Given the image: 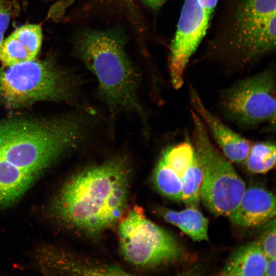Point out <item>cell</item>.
<instances>
[{
	"mask_svg": "<svg viewBox=\"0 0 276 276\" xmlns=\"http://www.w3.org/2000/svg\"><path fill=\"white\" fill-rule=\"evenodd\" d=\"M84 120L76 117L0 121V158L38 177L83 139Z\"/></svg>",
	"mask_w": 276,
	"mask_h": 276,
	"instance_id": "2",
	"label": "cell"
},
{
	"mask_svg": "<svg viewBox=\"0 0 276 276\" xmlns=\"http://www.w3.org/2000/svg\"><path fill=\"white\" fill-rule=\"evenodd\" d=\"M275 145L271 142H259L251 145L249 153L244 162L249 172L265 173L275 165Z\"/></svg>",
	"mask_w": 276,
	"mask_h": 276,
	"instance_id": "17",
	"label": "cell"
},
{
	"mask_svg": "<svg viewBox=\"0 0 276 276\" xmlns=\"http://www.w3.org/2000/svg\"><path fill=\"white\" fill-rule=\"evenodd\" d=\"M260 245L267 258L275 259V219L268 221L263 231Z\"/></svg>",
	"mask_w": 276,
	"mask_h": 276,
	"instance_id": "19",
	"label": "cell"
},
{
	"mask_svg": "<svg viewBox=\"0 0 276 276\" xmlns=\"http://www.w3.org/2000/svg\"><path fill=\"white\" fill-rule=\"evenodd\" d=\"M125 163L112 160L83 170L61 187L51 204L64 224L90 234L112 227L123 217L128 192Z\"/></svg>",
	"mask_w": 276,
	"mask_h": 276,
	"instance_id": "1",
	"label": "cell"
},
{
	"mask_svg": "<svg viewBox=\"0 0 276 276\" xmlns=\"http://www.w3.org/2000/svg\"><path fill=\"white\" fill-rule=\"evenodd\" d=\"M10 20V13L6 7L0 3V48L3 41L5 32Z\"/></svg>",
	"mask_w": 276,
	"mask_h": 276,
	"instance_id": "20",
	"label": "cell"
},
{
	"mask_svg": "<svg viewBox=\"0 0 276 276\" xmlns=\"http://www.w3.org/2000/svg\"><path fill=\"white\" fill-rule=\"evenodd\" d=\"M210 17L199 0H185L172 42L169 70L172 84L181 88L187 65L205 35Z\"/></svg>",
	"mask_w": 276,
	"mask_h": 276,
	"instance_id": "8",
	"label": "cell"
},
{
	"mask_svg": "<svg viewBox=\"0 0 276 276\" xmlns=\"http://www.w3.org/2000/svg\"><path fill=\"white\" fill-rule=\"evenodd\" d=\"M267 259L259 242L254 241L233 252L219 275H264Z\"/></svg>",
	"mask_w": 276,
	"mask_h": 276,
	"instance_id": "12",
	"label": "cell"
},
{
	"mask_svg": "<svg viewBox=\"0 0 276 276\" xmlns=\"http://www.w3.org/2000/svg\"><path fill=\"white\" fill-rule=\"evenodd\" d=\"M225 43L232 58L245 63L275 49V14L257 20L233 14Z\"/></svg>",
	"mask_w": 276,
	"mask_h": 276,
	"instance_id": "9",
	"label": "cell"
},
{
	"mask_svg": "<svg viewBox=\"0 0 276 276\" xmlns=\"http://www.w3.org/2000/svg\"><path fill=\"white\" fill-rule=\"evenodd\" d=\"M119 222L121 251L130 263L153 266L181 256V248L173 236L148 219L140 208H134Z\"/></svg>",
	"mask_w": 276,
	"mask_h": 276,
	"instance_id": "6",
	"label": "cell"
},
{
	"mask_svg": "<svg viewBox=\"0 0 276 276\" xmlns=\"http://www.w3.org/2000/svg\"><path fill=\"white\" fill-rule=\"evenodd\" d=\"M275 198L267 190L252 186L246 188L237 207L228 216L235 225L254 227L275 217Z\"/></svg>",
	"mask_w": 276,
	"mask_h": 276,
	"instance_id": "11",
	"label": "cell"
},
{
	"mask_svg": "<svg viewBox=\"0 0 276 276\" xmlns=\"http://www.w3.org/2000/svg\"><path fill=\"white\" fill-rule=\"evenodd\" d=\"M189 93L194 111L209 129L223 155L234 163L244 162L250 150L249 142L232 130L211 112L194 88L190 86Z\"/></svg>",
	"mask_w": 276,
	"mask_h": 276,
	"instance_id": "10",
	"label": "cell"
},
{
	"mask_svg": "<svg viewBox=\"0 0 276 276\" xmlns=\"http://www.w3.org/2000/svg\"><path fill=\"white\" fill-rule=\"evenodd\" d=\"M78 55L96 76L101 96L109 108L136 112L144 121L139 102V76L125 50V37L120 31L85 30L76 41Z\"/></svg>",
	"mask_w": 276,
	"mask_h": 276,
	"instance_id": "3",
	"label": "cell"
},
{
	"mask_svg": "<svg viewBox=\"0 0 276 276\" xmlns=\"http://www.w3.org/2000/svg\"><path fill=\"white\" fill-rule=\"evenodd\" d=\"M220 103L225 116L245 127L275 124V76L269 67L240 80L222 93Z\"/></svg>",
	"mask_w": 276,
	"mask_h": 276,
	"instance_id": "7",
	"label": "cell"
},
{
	"mask_svg": "<svg viewBox=\"0 0 276 276\" xmlns=\"http://www.w3.org/2000/svg\"><path fill=\"white\" fill-rule=\"evenodd\" d=\"M147 6L153 10L159 9L167 0H142Z\"/></svg>",
	"mask_w": 276,
	"mask_h": 276,
	"instance_id": "22",
	"label": "cell"
},
{
	"mask_svg": "<svg viewBox=\"0 0 276 276\" xmlns=\"http://www.w3.org/2000/svg\"><path fill=\"white\" fill-rule=\"evenodd\" d=\"M152 178L154 186L162 194L173 200L181 201V178L162 157Z\"/></svg>",
	"mask_w": 276,
	"mask_h": 276,
	"instance_id": "15",
	"label": "cell"
},
{
	"mask_svg": "<svg viewBox=\"0 0 276 276\" xmlns=\"http://www.w3.org/2000/svg\"><path fill=\"white\" fill-rule=\"evenodd\" d=\"M73 91L71 77L49 60L35 59L0 68V102L8 108L66 101Z\"/></svg>",
	"mask_w": 276,
	"mask_h": 276,
	"instance_id": "4",
	"label": "cell"
},
{
	"mask_svg": "<svg viewBox=\"0 0 276 276\" xmlns=\"http://www.w3.org/2000/svg\"><path fill=\"white\" fill-rule=\"evenodd\" d=\"M203 178L202 170L195 155L181 178V201L187 206L196 208L199 204Z\"/></svg>",
	"mask_w": 276,
	"mask_h": 276,
	"instance_id": "16",
	"label": "cell"
},
{
	"mask_svg": "<svg viewBox=\"0 0 276 276\" xmlns=\"http://www.w3.org/2000/svg\"><path fill=\"white\" fill-rule=\"evenodd\" d=\"M275 259L268 258L264 275L275 276Z\"/></svg>",
	"mask_w": 276,
	"mask_h": 276,
	"instance_id": "21",
	"label": "cell"
},
{
	"mask_svg": "<svg viewBox=\"0 0 276 276\" xmlns=\"http://www.w3.org/2000/svg\"><path fill=\"white\" fill-rule=\"evenodd\" d=\"M194 149L203 172L200 200L213 214L228 216L237 207L245 191L244 181L227 158L210 141L206 128L195 112Z\"/></svg>",
	"mask_w": 276,
	"mask_h": 276,
	"instance_id": "5",
	"label": "cell"
},
{
	"mask_svg": "<svg viewBox=\"0 0 276 276\" xmlns=\"http://www.w3.org/2000/svg\"><path fill=\"white\" fill-rule=\"evenodd\" d=\"M37 178L0 158V208L17 201Z\"/></svg>",
	"mask_w": 276,
	"mask_h": 276,
	"instance_id": "13",
	"label": "cell"
},
{
	"mask_svg": "<svg viewBox=\"0 0 276 276\" xmlns=\"http://www.w3.org/2000/svg\"><path fill=\"white\" fill-rule=\"evenodd\" d=\"M35 59L25 43L13 33L3 40L0 48V61L3 66H12Z\"/></svg>",
	"mask_w": 276,
	"mask_h": 276,
	"instance_id": "18",
	"label": "cell"
},
{
	"mask_svg": "<svg viewBox=\"0 0 276 276\" xmlns=\"http://www.w3.org/2000/svg\"><path fill=\"white\" fill-rule=\"evenodd\" d=\"M163 216L193 241L208 240L209 221L196 208L188 207L181 211L167 210Z\"/></svg>",
	"mask_w": 276,
	"mask_h": 276,
	"instance_id": "14",
	"label": "cell"
}]
</instances>
